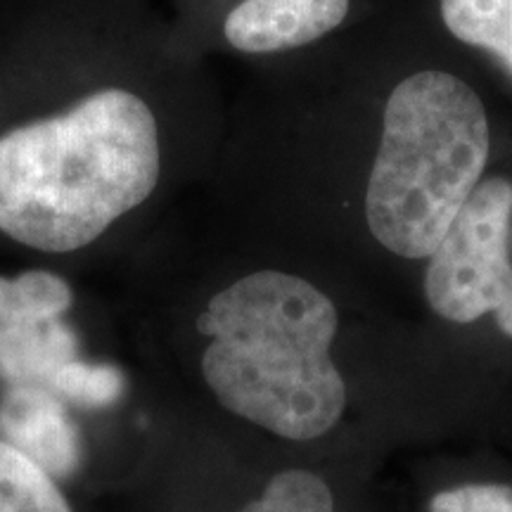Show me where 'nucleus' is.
I'll use <instances>...</instances> for the list:
<instances>
[{"instance_id":"4","label":"nucleus","mask_w":512,"mask_h":512,"mask_svg":"<svg viewBox=\"0 0 512 512\" xmlns=\"http://www.w3.org/2000/svg\"><path fill=\"white\" fill-rule=\"evenodd\" d=\"M512 178L486 176L427 256L425 294L432 311L451 323L494 313L512 337Z\"/></svg>"},{"instance_id":"1","label":"nucleus","mask_w":512,"mask_h":512,"mask_svg":"<svg viewBox=\"0 0 512 512\" xmlns=\"http://www.w3.org/2000/svg\"><path fill=\"white\" fill-rule=\"evenodd\" d=\"M204 57L145 0L0 12V259L110 271L192 164Z\"/></svg>"},{"instance_id":"9","label":"nucleus","mask_w":512,"mask_h":512,"mask_svg":"<svg viewBox=\"0 0 512 512\" xmlns=\"http://www.w3.org/2000/svg\"><path fill=\"white\" fill-rule=\"evenodd\" d=\"M432 512H512V486L465 484L432 498Z\"/></svg>"},{"instance_id":"3","label":"nucleus","mask_w":512,"mask_h":512,"mask_svg":"<svg viewBox=\"0 0 512 512\" xmlns=\"http://www.w3.org/2000/svg\"><path fill=\"white\" fill-rule=\"evenodd\" d=\"M453 43L422 0L382 112L363 192L373 238L403 259H425L470 200L494 155V121Z\"/></svg>"},{"instance_id":"7","label":"nucleus","mask_w":512,"mask_h":512,"mask_svg":"<svg viewBox=\"0 0 512 512\" xmlns=\"http://www.w3.org/2000/svg\"><path fill=\"white\" fill-rule=\"evenodd\" d=\"M446 36L512 81V0H432Z\"/></svg>"},{"instance_id":"8","label":"nucleus","mask_w":512,"mask_h":512,"mask_svg":"<svg viewBox=\"0 0 512 512\" xmlns=\"http://www.w3.org/2000/svg\"><path fill=\"white\" fill-rule=\"evenodd\" d=\"M76 494L41 460L0 437V512H86Z\"/></svg>"},{"instance_id":"6","label":"nucleus","mask_w":512,"mask_h":512,"mask_svg":"<svg viewBox=\"0 0 512 512\" xmlns=\"http://www.w3.org/2000/svg\"><path fill=\"white\" fill-rule=\"evenodd\" d=\"M112 494L124 501L126 512H204L181 508L136 484H121ZM230 512H337V508L335 494L323 475L306 467H283L266 479L259 494Z\"/></svg>"},{"instance_id":"2","label":"nucleus","mask_w":512,"mask_h":512,"mask_svg":"<svg viewBox=\"0 0 512 512\" xmlns=\"http://www.w3.org/2000/svg\"><path fill=\"white\" fill-rule=\"evenodd\" d=\"M112 313L147 401L192 387L226 418L285 444L323 439L342 420L339 313L302 273L247 268L197 302L114 273Z\"/></svg>"},{"instance_id":"5","label":"nucleus","mask_w":512,"mask_h":512,"mask_svg":"<svg viewBox=\"0 0 512 512\" xmlns=\"http://www.w3.org/2000/svg\"><path fill=\"white\" fill-rule=\"evenodd\" d=\"M375 0H174L176 34L207 60L221 53L266 64L342 34Z\"/></svg>"}]
</instances>
